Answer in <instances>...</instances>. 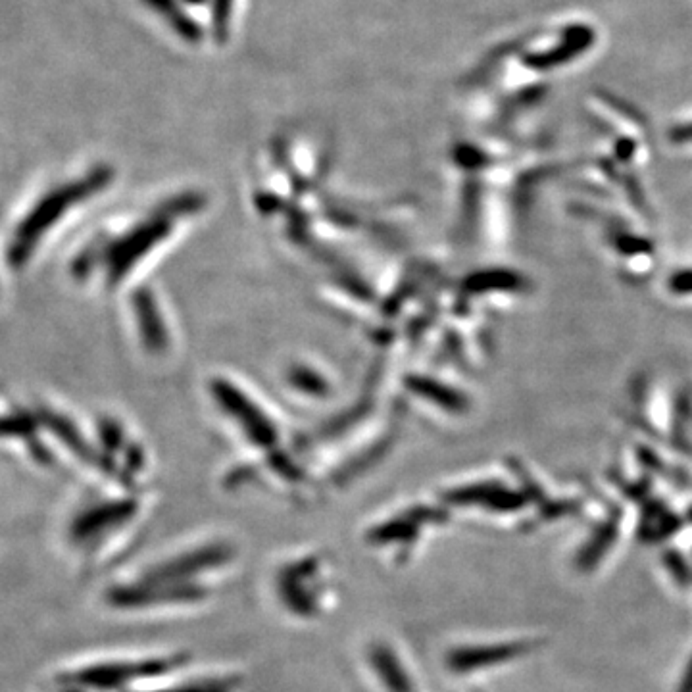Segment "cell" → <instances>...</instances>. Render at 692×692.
<instances>
[{
  "mask_svg": "<svg viewBox=\"0 0 692 692\" xmlns=\"http://www.w3.org/2000/svg\"><path fill=\"white\" fill-rule=\"evenodd\" d=\"M239 550L225 541L191 544L114 575L102 606L125 618H173L208 608L237 571Z\"/></svg>",
  "mask_w": 692,
  "mask_h": 692,
  "instance_id": "6da1fadb",
  "label": "cell"
},
{
  "mask_svg": "<svg viewBox=\"0 0 692 692\" xmlns=\"http://www.w3.org/2000/svg\"><path fill=\"white\" fill-rule=\"evenodd\" d=\"M106 183V172L52 179L29 191L0 229L2 254L12 277L29 272L49 247L52 237L87 198Z\"/></svg>",
  "mask_w": 692,
  "mask_h": 692,
  "instance_id": "7a4b0ae2",
  "label": "cell"
},
{
  "mask_svg": "<svg viewBox=\"0 0 692 692\" xmlns=\"http://www.w3.org/2000/svg\"><path fill=\"white\" fill-rule=\"evenodd\" d=\"M189 664L187 652L83 658L56 669L50 675L49 692H133Z\"/></svg>",
  "mask_w": 692,
  "mask_h": 692,
  "instance_id": "3957f363",
  "label": "cell"
},
{
  "mask_svg": "<svg viewBox=\"0 0 692 692\" xmlns=\"http://www.w3.org/2000/svg\"><path fill=\"white\" fill-rule=\"evenodd\" d=\"M270 589L281 614L300 625L320 623L339 602L337 571L318 552L281 562L273 569Z\"/></svg>",
  "mask_w": 692,
  "mask_h": 692,
  "instance_id": "277c9868",
  "label": "cell"
},
{
  "mask_svg": "<svg viewBox=\"0 0 692 692\" xmlns=\"http://www.w3.org/2000/svg\"><path fill=\"white\" fill-rule=\"evenodd\" d=\"M133 514L135 508L127 502L85 506L75 512L66 529V543L79 568L87 573L104 571V566L118 558L124 548L118 537Z\"/></svg>",
  "mask_w": 692,
  "mask_h": 692,
  "instance_id": "5b68a950",
  "label": "cell"
},
{
  "mask_svg": "<svg viewBox=\"0 0 692 692\" xmlns=\"http://www.w3.org/2000/svg\"><path fill=\"white\" fill-rule=\"evenodd\" d=\"M362 666L377 692H423L408 658L391 639L375 637L364 644Z\"/></svg>",
  "mask_w": 692,
  "mask_h": 692,
  "instance_id": "8992f818",
  "label": "cell"
},
{
  "mask_svg": "<svg viewBox=\"0 0 692 692\" xmlns=\"http://www.w3.org/2000/svg\"><path fill=\"white\" fill-rule=\"evenodd\" d=\"M245 679L235 669H202L189 666L158 677L133 692H243Z\"/></svg>",
  "mask_w": 692,
  "mask_h": 692,
  "instance_id": "52a82bcc",
  "label": "cell"
},
{
  "mask_svg": "<svg viewBox=\"0 0 692 692\" xmlns=\"http://www.w3.org/2000/svg\"><path fill=\"white\" fill-rule=\"evenodd\" d=\"M537 641H514V643L485 644V646H462L452 648L446 654V668L452 673H471L481 669L495 668L525 656L537 648Z\"/></svg>",
  "mask_w": 692,
  "mask_h": 692,
  "instance_id": "ba28073f",
  "label": "cell"
},
{
  "mask_svg": "<svg viewBox=\"0 0 692 692\" xmlns=\"http://www.w3.org/2000/svg\"><path fill=\"white\" fill-rule=\"evenodd\" d=\"M619 518H621V514L614 512L610 518L602 521V525H598V529L594 531L591 541L579 550L577 566L581 571H591L606 556V552L612 548V544L616 543Z\"/></svg>",
  "mask_w": 692,
  "mask_h": 692,
  "instance_id": "9c48e42d",
  "label": "cell"
},
{
  "mask_svg": "<svg viewBox=\"0 0 692 692\" xmlns=\"http://www.w3.org/2000/svg\"><path fill=\"white\" fill-rule=\"evenodd\" d=\"M664 566L668 568L669 575L673 577V581L681 587L687 589L692 583V569L689 568V562L675 550H668L664 554Z\"/></svg>",
  "mask_w": 692,
  "mask_h": 692,
  "instance_id": "30bf717a",
  "label": "cell"
},
{
  "mask_svg": "<svg viewBox=\"0 0 692 692\" xmlns=\"http://www.w3.org/2000/svg\"><path fill=\"white\" fill-rule=\"evenodd\" d=\"M10 272L6 268V262H4V254H2V235H0V304L2 300L6 297V291H8V283H10Z\"/></svg>",
  "mask_w": 692,
  "mask_h": 692,
  "instance_id": "8fae6325",
  "label": "cell"
},
{
  "mask_svg": "<svg viewBox=\"0 0 692 692\" xmlns=\"http://www.w3.org/2000/svg\"><path fill=\"white\" fill-rule=\"evenodd\" d=\"M677 692H692V658L689 660L685 671H683V677H681L679 691Z\"/></svg>",
  "mask_w": 692,
  "mask_h": 692,
  "instance_id": "7c38bea8",
  "label": "cell"
}]
</instances>
